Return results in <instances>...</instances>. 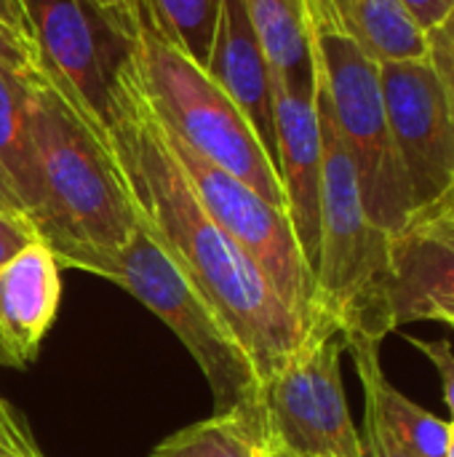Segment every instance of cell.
I'll return each instance as SVG.
<instances>
[{
    "label": "cell",
    "instance_id": "obj_20",
    "mask_svg": "<svg viewBox=\"0 0 454 457\" xmlns=\"http://www.w3.org/2000/svg\"><path fill=\"white\" fill-rule=\"evenodd\" d=\"M0 64H3L5 70H11L13 75L29 80V83L45 78L32 37H27V35H21L19 29L8 27L3 19H0Z\"/></svg>",
    "mask_w": 454,
    "mask_h": 457
},
{
    "label": "cell",
    "instance_id": "obj_32",
    "mask_svg": "<svg viewBox=\"0 0 454 457\" xmlns=\"http://www.w3.org/2000/svg\"><path fill=\"white\" fill-rule=\"evenodd\" d=\"M444 457H454V423H450V442H447V455Z\"/></svg>",
    "mask_w": 454,
    "mask_h": 457
},
{
    "label": "cell",
    "instance_id": "obj_31",
    "mask_svg": "<svg viewBox=\"0 0 454 457\" xmlns=\"http://www.w3.org/2000/svg\"><path fill=\"white\" fill-rule=\"evenodd\" d=\"M0 209H3V212H13V214H19V212L11 206V201L5 198V193H3V190H0Z\"/></svg>",
    "mask_w": 454,
    "mask_h": 457
},
{
    "label": "cell",
    "instance_id": "obj_10",
    "mask_svg": "<svg viewBox=\"0 0 454 457\" xmlns=\"http://www.w3.org/2000/svg\"><path fill=\"white\" fill-rule=\"evenodd\" d=\"M388 129L409 179L415 212L454 187V118L428 62H380Z\"/></svg>",
    "mask_w": 454,
    "mask_h": 457
},
{
    "label": "cell",
    "instance_id": "obj_33",
    "mask_svg": "<svg viewBox=\"0 0 454 457\" xmlns=\"http://www.w3.org/2000/svg\"><path fill=\"white\" fill-rule=\"evenodd\" d=\"M447 198H450V201H452V204H454V187H452V190H450V193H447Z\"/></svg>",
    "mask_w": 454,
    "mask_h": 457
},
{
    "label": "cell",
    "instance_id": "obj_7",
    "mask_svg": "<svg viewBox=\"0 0 454 457\" xmlns=\"http://www.w3.org/2000/svg\"><path fill=\"white\" fill-rule=\"evenodd\" d=\"M343 353L337 321L313 311L305 337L260 391L268 431L281 445L318 457H364L345 399Z\"/></svg>",
    "mask_w": 454,
    "mask_h": 457
},
{
    "label": "cell",
    "instance_id": "obj_11",
    "mask_svg": "<svg viewBox=\"0 0 454 457\" xmlns=\"http://www.w3.org/2000/svg\"><path fill=\"white\" fill-rule=\"evenodd\" d=\"M417 321H454V206L447 198L417 209L391 236L380 332L385 337Z\"/></svg>",
    "mask_w": 454,
    "mask_h": 457
},
{
    "label": "cell",
    "instance_id": "obj_1",
    "mask_svg": "<svg viewBox=\"0 0 454 457\" xmlns=\"http://www.w3.org/2000/svg\"><path fill=\"white\" fill-rule=\"evenodd\" d=\"M110 139L142 220L193 287L227 321L265 383L294 353L308 324H302L254 260L203 209L171 147L166 126L136 78L131 56L118 75L110 107Z\"/></svg>",
    "mask_w": 454,
    "mask_h": 457
},
{
    "label": "cell",
    "instance_id": "obj_13",
    "mask_svg": "<svg viewBox=\"0 0 454 457\" xmlns=\"http://www.w3.org/2000/svg\"><path fill=\"white\" fill-rule=\"evenodd\" d=\"M203 70L235 102L268 155L276 161L273 75L241 0H219L211 51Z\"/></svg>",
    "mask_w": 454,
    "mask_h": 457
},
{
    "label": "cell",
    "instance_id": "obj_27",
    "mask_svg": "<svg viewBox=\"0 0 454 457\" xmlns=\"http://www.w3.org/2000/svg\"><path fill=\"white\" fill-rule=\"evenodd\" d=\"M0 19H3L8 27L19 29L21 35L32 37V32H29V19H27V11H24V3H21V0H0ZM32 43H35V40H32Z\"/></svg>",
    "mask_w": 454,
    "mask_h": 457
},
{
    "label": "cell",
    "instance_id": "obj_36",
    "mask_svg": "<svg viewBox=\"0 0 454 457\" xmlns=\"http://www.w3.org/2000/svg\"><path fill=\"white\" fill-rule=\"evenodd\" d=\"M450 423H454V420H450Z\"/></svg>",
    "mask_w": 454,
    "mask_h": 457
},
{
    "label": "cell",
    "instance_id": "obj_35",
    "mask_svg": "<svg viewBox=\"0 0 454 457\" xmlns=\"http://www.w3.org/2000/svg\"><path fill=\"white\" fill-rule=\"evenodd\" d=\"M444 198H447V195H444ZM447 201H450V198H447ZM450 204H452V201H450ZM452 206H454V204H452Z\"/></svg>",
    "mask_w": 454,
    "mask_h": 457
},
{
    "label": "cell",
    "instance_id": "obj_21",
    "mask_svg": "<svg viewBox=\"0 0 454 457\" xmlns=\"http://www.w3.org/2000/svg\"><path fill=\"white\" fill-rule=\"evenodd\" d=\"M425 46H428L425 56L442 83V91L447 96L454 118V13H450L439 27L425 32Z\"/></svg>",
    "mask_w": 454,
    "mask_h": 457
},
{
    "label": "cell",
    "instance_id": "obj_19",
    "mask_svg": "<svg viewBox=\"0 0 454 457\" xmlns=\"http://www.w3.org/2000/svg\"><path fill=\"white\" fill-rule=\"evenodd\" d=\"M153 27L187 54L195 64L206 67L219 0H142Z\"/></svg>",
    "mask_w": 454,
    "mask_h": 457
},
{
    "label": "cell",
    "instance_id": "obj_5",
    "mask_svg": "<svg viewBox=\"0 0 454 457\" xmlns=\"http://www.w3.org/2000/svg\"><path fill=\"white\" fill-rule=\"evenodd\" d=\"M78 270L118 284L179 337L214 394V412L260 402L262 380L246 348L182 273L142 214L134 236L120 249L91 254Z\"/></svg>",
    "mask_w": 454,
    "mask_h": 457
},
{
    "label": "cell",
    "instance_id": "obj_23",
    "mask_svg": "<svg viewBox=\"0 0 454 457\" xmlns=\"http://www.w3.org/2000/svg\"><path fill=\"white\" fill-rule=\"evenodd\" d=\"M415 351H420L431 367L439 372V380H442V388H444V399H447V407H450V415L454 420V348L450 340H423V337H415V335H407V332H399Z\"/></svg>",
    "mask_w": 454,
    "mask_h": 457
},
{
    "label": "cell",
    "instance_id": "obj_28",
    "mask_svg": "<svg viewBox=\"0 0 454 457\" xmlns=\"http://www.w3.org/2000/svg\"><path fill=\"white\" fill-rule=\"evenodd\" d=\"M94 5H99L102 11L112 13V16H120V19H131L134 11L139 8L142 0H91Z\"/></svg>",
    "mask_w": 454,
    "mask_h": 457
},
{
    "label": "cell",
    "instance_id": "obj_25",
    "mask_svg": "<svg viewBox=\"0 0 454 457\" xmlns=\"http://www.w3.org/2000/svg\"><path fill=\"white\" fill-rule=\"evenodd\" d=\"M35 238L40 236L27 217L0 209V265L8 262L19 249H24Z\"/></svg>",
    "mask_w": 454,
    "mask_h": 457
},
{
    "label": "cell",
    "instance_id": "obj_29",
    "mask_svg": "<svg viewBox=\"0 0 454 457\" xmlns=\"http://www.w3.org/2000/svg\"><path fill=\"white\" fill-rule=\"evenodd\" d=\"M260 457H318V455H308V453H297V450H292V447H286V445H281L270 431H268V436H265V442H262V455Z\"/></svg>",
    "mask_w": 454,
    "mask_h": 457
},
{
    "label": "cell",
    "instance_id": "obj_4",
    "mask_svg": "<svg viewBox=\"0 0 454 457\" xmlns=\"http://www.w3.org/2000/svg\"><path fill=\"white\" fill-rule=\"evenodd\" d=\"M131 62L155 115L179 142L286 209L276 161L244 112L201 64L153 27L142 3L131 27Z\"/></svg>",
    "mask_w": 454,
    "mask_h": 457
},
{
    "label": "cell",
    "instance_id": "obj_9",
    "mask_svg": "<svg viewBox=\"0 0 454 457\" xmlns=\"http://www.w3.org/2000/svg\"><path fill=\"white\" fill-rule=\"evenodd\" d=\"M169 139L209 217L254 260L281 300L302 319V324H308L313 316L316 278L286 209L265 201L246 182L179 142L171 131Z\"/></svg>",
    "mask_w": 454,
    "mask_h": 457
},
{
    "label": "cell",
    "instance_id": "obj_2",
    "mask_svg": "<svg viewBox=\"0 0 454 457\" xmlns=\"http://www.w3.org/2000/svg\"><path fill=\"white\" fill-rule=\"evenodd\" d=\"M27 115L37 182L29 222L56 262L78 270L86 257L120 249L139 225V209L112 139L48 78L29 83Z\"/></svg>",
    "mask_w": 454,
    "mask_h": 457
},
{
    "label": "cell",
    "instance_id": "obj_17",
    "mask_svg": "<svg viewBox=\"0 0 454 457\" xmlns=\"http://www.w3.org/2000/svg\"><path fill=\"white\" fill-rule=\"evenodd\" d=\"M268 436L262 399L230 412H214L163 439L150 457H260Z\"/></svg>",
    "mask_w": 454,
    "mask_h": 457
},
{
    "label": "cell",
    "instance_id": "obj_34",
    "mask_svg": "<svg viewBox=\"0 0 454 457\" xmlns=\"http://www.w3.org/2000/svg\"><path fill=\"white\" fill-rule=\"evenodd\" d=\"M447 327H450V329H454V321H452V324H447Z\"/></svg>",
    "mask_w": 454,
    "mask_h": 457
},
{
    "label": "cell",
    "instance_id": "obj_30",
    "mask_svg": "<svg viewBox=\"0 0 454 457\" xmlns=\"http://www.w3.org/2000/svg\"><path fill=\"white\" fill-rule=\"evenodd\" d=\"M0 364H5V367H16L13 364V356L8 353V348H5V343L0 340Z\"/></svg>",
    "mask_w": 454,
    "mask_h": 457
},
{
    "label": "cell",
    "instance_id": "obj_3",
    "mask_svg": "<svg viewBox=\"0 0 454 457\" xmlns=\"http://www.w3.org/2000/svg\"><path fill=\"white\" fill-rule=\"evenodd\" d=\"M302 11L313 72L353 161L367 217L396 236L415 214V204L388 129L380 62L345 27L332 0H302Z\"/></svg>",
    "mask_w": 454,
    "mask_h": 457
},
{
    "label": "cell",
    "instance_id": "obj_16",
    "mask_svg": "<svg viewBox=\"0 0 454 457\" xmlns=\"http://www.w3.org/2000/svg\"><path fill=\"white\" fill-rule=\"evenodd\" d=\"M29 80L0 64V190L21 217H32L37 182L29 145Z\"/></svg>",
    "mask_w": 454,
    "mask_h": 457
},
{
    "label": "cell",
    "instance_id": "obj_6",
    "mask_svg": "<svg viewBox=\"0 0 454 457\" xmlns=\"http://www.w3.org/2000/svg\"><path fill=\"white\" fill-rule=\"evenodd\" d=\"M321 129V238L313 270V311L337 321L340 332L367 329L383 340L380 313L391 273V236L367 217L348 147L316 80Z\"/></svg>",
    "mask_w": 454,
    "mask_h": 457
},
{
    "label": "cell",
    "instance_id": "obj_8",
    "mask_svg": "<svg viewBox=\"0 0 454 457\" xmlns=\"http://www.w3.org/2000/svg\"><path fill=\"white\" fill-rule=\"evenodd\" d=\"M21 3L45 78L78 115L110 137V107L131 56L134 16H112L91 0Z\"/></svg>",
    "mask_w": 454,
    "mask_h": 457
},
{
    "label": "cell",
    "instance_id": "obj_26",
    "mask_svg": "<svg viewBox=\"0 0 454 457\" xmlns=\"http://www.w3.org/2000/svg\"><path fill=\"white\" fill-rule=\"evenodd\" d=\"M399 3L407 8V13L423 32L439 27L450 13H454V0H399Z\"/></svg>",
    "mask_w": 454,
    "mask_h": 457
},
{
    "label": "cell",
    "instance_id": "obj_15",
    "mask_svg": "<svg viewBox=\"0 0 454 457\" xmlns=\"http://www.w3.org/2000/svg\"><path fill=\"white\" fill-rule=\"evenodd\" d=\"M265 51L270 75L292 91L313 94L316 72L302 0H241Z\"/></svg>",
    "mask_w": 454,
    "mask_h": 457
},
{
    "label": "cell",
    "instance_id": "obj_24",
    "mask_svg": "<svg viewBox=\"0 0 454 457\" xmlns=\"http://www.w3.org/2000/svg\"><path fill=\"white\" fill-rule=\"evenodd\" d=\"M0 457H43L27 423L19 412L0 396Z\"/></svg>",
    "mask_w": 454,
    "mask_h": 457
},
{
    "label": "cell",
    "instance_id": "obj_18",
    "mask_svg": "<svg viewBox=\"0 0 454 457\" xmlns=\"http://www.w3.org/2000/svg\"><path fill=\"white\" fill-rule=\"evenodd\" d=\"M332 5L372 59L401 62L428 54L425 32L399 0H332Z\"/></svg>",
    "mask_w": 454,
    "mask_h": 457
},
{
    "label": "cell",
    "instance_id": "obj_12",
    "mask_svg": "<svg viewBox=\"0 0 454 457\" xmlns=\"http://www.w3.org/2000/svg\"><path fill=\"white\" fill-rule=\"evenodd\" d=\"M273 112L276 166L286 198V214L310 270H316L321 238V129L316 96L273 80Z\"/></svg>",
    "mask_w": 454,
    "mask_h": 457
},
{
    "label": "cell",
    "instance_id": "obj_14",
    "mask_svg": "<svg viewBox=\"0 0 454 457\" xmlns=\"http://www.w3.org/2000/svg\"><path fill=\"white\" fill-rule=\"evenodd\" d=\"M59 262L45 241L35 238L0 265V340L16 370L27 367L48 335L59 300Z\"/></svg>",
    "mask_w": 454,
    "mask_h": 457
},
{
    "label": "cell",
    "instance_id": "obj_22",
    "mask_svg": "<svg viewBox=\"0 0 454 457\" xmlns=\"http://www.w3.org/2000/svg\"><path fill=\"white\" fill-rule=\"evenodd\" d=\"M364 457H415L404 442L388 428V423L377 415L375 407L364 404V431H361Z\"/></svg>",
    "mask_w": 454,
    "mask_h": 457
}]
</instances>
